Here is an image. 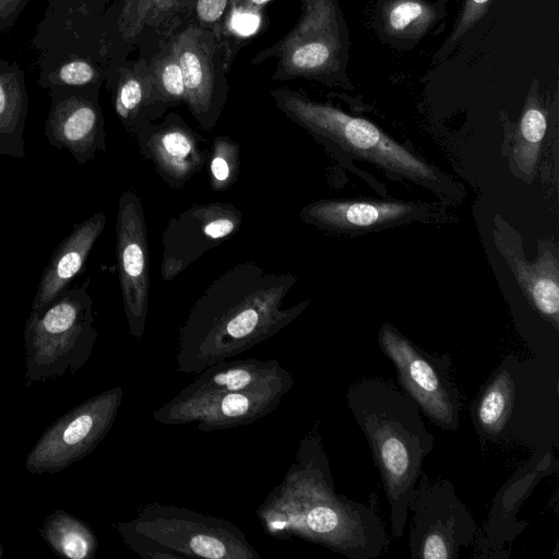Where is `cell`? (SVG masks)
Instances as JSON below:
<instances>
[{"label": "cell", "mask_w": 559, "mask_h": 559, "mask_svg": "<svg viewBox=\"0 0 559 559\" xmlns=\"http://www.w3.org/2000/svg\"><path fill=\"white\" fill-rule=\"evenodd\" d=\"M296 281L255 262L228 269L209 285L180 326L176 370L198 374L278 333L309 304L284 308Z\"/></svg>", "instance_id": "1"}, {"label": "cell", "mask_w": 559, "mask_h": 559, "mask_svg": "<svg viewBox=\"0 0 559 559\" xmlns=\"http://www.w3.org/2000/svg\"><path fill=\"white\" fill-rule=\"evenodd\" d=\"M264 531L296 536L352 559H373L388 546L372 508L336 493L329 461L317 436L306 437L283 480L257 510Z\"/></svg>", "instance_id": "2"}, {"label": "cell", "mask_w": 559, "mask_h": 559, "mask_svg": "<svg viewBox=\"0 0 559 559\" xmlns=\"http://www.w3.org/2000/svg\"><path fill=\"white\" fill-rule=\"evenodd\" d=\"M346 400L371 448L390 503L392 534L400 538L435 438L415 402L385 381L362 379L348 388Z\"/></svg>", "instance_id": "3"}, {"label": "cell", "mask_w": 559, "mask_h": 559, "mask_svg": "<svg viewBox=\"0 0 559 559\" xmlns=\"http://www.w3.org/2000/svg\"><path fill=\"white\" fill-rule=\"evenodd\" d=\"M479 439L524 443L536 451L559 444V361L506 357L471 406Z\"/></svg>", "instance_id": "4"}, {"label": "cell", "mask_w": 559, "mask_h": 559, "mask_svg": "<svg viewBox=\"0 0 559 559\" xmlns=\"http://www.w3.org/2000/svg\"><path fill=\"white\" fill-rule=\"evenodd\" d=\"M123 543L144 559H261L234 523L174 504L150 503L116 523Z\"/></svg>", "instance_id": "5"}, {"label": "cell", "mask_w": 559, "mask_h": 559, "mask_svg": "<svg viewBox=\"0 0 559 559\" xmlns=\"http://www.w3.org/2000/svg\"><path fill=\"white\" fill-rule=\"evenodd\" d=\"M270 96L281 112L325 144L435 190L443 181L436 168L367 119L288 87L271 90Z\"/></svg>", "instance_id": "6"}, {"label": "cell", "mask_w": 559, "mask_h": 559, "mask_svg": "<svg viewBox=\"0 0 559 559\" xmlns=\"http://www.w3.org/2000/svg\"><path fill=\"white\" fill-rule=\"evenodd\" d=\"M90 278L66 289L39 310H31L24 326L27 386L74 374L90 359L96 338Z\"/></svg>", "instance_id": "7"}, {"label": "cell", "mask_w": 559, "mask_h": 559, "mask_svg": "<svg viewBox=\"0 0 559 559\" xmlns=\"http://www.w3.org/2000/svg\"><path fill=\"white\" fill-rule=\"evenodd\" d=\"M301 14L280 40L251 58L253 66L276 58L271 79H305L328 86L347 85L349 38L337 0H299Z\"/></svg>", "instance_id": "8"}, {"label": "cell", "mask_w": 559, "mask_h": 559, "mask_svg": "<svg viewBox=\"0 0 559 559\" xmlns=\"http://www.w3.org/2000/svg\"><path fill=\"white\" fill-rule=\"evenodd\" d=\"M195 0H115L85 27L102 48L107 71L133 52L147 59L190 21Z\"/></svg>", "instance_id": "9"}, {"label": "cell", "mask_w": 559, "mask_h": 559, "mask_svg": "<svg viewBox=\"0 0 559 559\" xmlns=\"http://www.w3.org/2000/svg\"><path fill=\"white\" fill-rule=\"evenodd\" d=\"M382 353L393 362L404 393L438 427L453 431L459 427L461 399L450 377L448 355H432L417 347L393 325L379 331Z\"/></svg>", "instance_id": "10"}, {"label": "cell", "mask_w": 559, "mask_h": 559, "mask_svg": "<svg viewBox=\"0 0 559 559\" xmlns=\"http://www.w3.org/2000/svg\"><path fill=\"white\" fill-rule=\"evenodd\" d=\"M409 511L413 513L409 531L413 559H457L474 542V518L449 479L430 480L421 472Z\"/></svg>", "instance_id": "11"}, {"label": "cell", "mask_w": 559, "mask_h": 559, "mask_svg": "<svg viewBox=\"0 0 559 559\" xmlns=\"http://www.w3.org/2000/svg\"><path fill=\"white\" fill-rule=\"evenodd\" d=\"M116 385L58 418L40 436L25 460L31 474H53L88 455L107 436L122 402Z\"/></svg>", "instance_id": "12"}, {"label": "cell", "mask_w": 559, "mask_h": 559, "mask_svg": "<svg viewBox=\"0 0 559 559\" xmlns=\"http://www.w3.org/2000/svg\"><path fill=\"white\" fill-rule=\"evenodd\" d=\"M186 90V105L199 126L211 131L227 100V72L234 59L212 31L189 21L173 37Z\"/></svg>", "instance_id": "13"}, {"label": "cell", "mask_w": 559, "mask_h": 559, "mask_svg": "<svg viewBox=\"0 0 559 559\" xmlns=\"http://www.w3.org/2000/svg\"><path fill=\"white\" fill-rule=\"evenodd\" d=\"M293 385L289 380L195 397L174 396L153 412V419L166 426L195 424L201 431L242 427L275 411Z\"/></svg>", "instance_id": "14"}, {"label": "cell", "mask_w": 559, "mask_h": 559, "mask_svg": "<svg viewBox=\"0 0 559 559\" xmlns=\"http://www.w3.org/2000/svg\"><path fill=\"white\" fill-rule=\"evenodd\" d=\"M116 255L128 329L142 340L148 311V241L144 207L132 190L122 192L118 201Z\"/></svg>", "instance_id": "15"}, {"label": "cell", "mask_w": 559, "mask_h": 559, "mask_svg": "<svg viewBox=\"0 0 559 559\" xmlns=\"http://www.w3.org/2000/svg\"><path fill=\"white\" fill-rule=\"evenodd\" d=\"M242 214L233 204H197L169 219L163 236L160 275L169 282L211 250L234 236Z\"/></svg>", "instance_id": "16"}, {"label": "cell", "mask_w": 559, "mask_h": 559, "mask_svg": "<svg viewBox=\"0 0 559 559\" xmlns=\"http://www.w3.org/2000/svg\"><path fill=\"white\" fill-rule=\"evenodd\" d=\"M100 85L52 86L45 135L50 145L66 148L84 165L106 152L105 119L99 104Z\"/></svg>", "instance_id": "17"}, {"label": "cell", "mask_w": 559, "mask_h": 559, "mask_svg": "<svg viewBox=\"0 0 559 559\" xmlns=\"http://www.w3.org/2000/svg\"><path fill=\"white\" fill-rule=\"evenodd\" d=\"M140 154L153 163L170 188L180 189L207 163L206 140L177 112L141 129L134 136Z\"/></svg>", "instance_id": "18"}, {"label": "cell", "mask_w": 559, "mask_h": 559, "mask_svg": "<svg viewBox=\"0 0 559 559\" xmlns=\"http://www.w3.org/2000/svg\"><path fill=\"white\" fill-rule=\"evenodd\" d=\"M31 45L39 51L37 84L52 86L103 85L107 62L100 48L82 34L70 31L35 32Z\"/></svg>", "instance_id": "19"}, {"label": "cell", "mask_w": 559, "mask_h": 559, "mask_svg": "<svg viewBox=\"0 0 559 559\" xmlns=\"http://www.w3.org/2000/svg\"><path fill=\"white\" fill-rule=\"evenodd\" d=\"M423 206L397 200H319L300 211V218L320 229L359 235L381 230L419 217Z\"/></svg>", "instance_id": "20"}, {"label": "cell", "mask_w": 559, "mask_h": 559, "mask_svg": "<svg viewBox=\"0 0 559 559\" xmlns=\"http://www.w3.org/2000/svg\"><path fill=\"white\" fill-rule=\"evenodd\" d=\"M105 84L117 117L132 136L160 120L169 108L157 90L147 59L124 60L107 71Z\"/></svg>", "instance_id": "21"}, {"label": "cell", "mask_w": 559, "mask_h": 559, "mask_svg": "<svg viewBox=\"0 0 559 559\" xmlns=\"http://www.w3.org/2000/svg\"><path fill=\"white\" fill-rule=\"evenodd\" d=\"M106 225L104 212L76 224L55 250L39 281L31 310H39L68 289L83 269L90 252Z\"/></svg>", "instance_id": "22"}, {"label": "cell", "mask_w": 559, "mask_h": 559, "mask_svg": "<svg viewBox=\"0 0 559 559\" xmlns=\"http://www.w3.org/2000/svg\"><path fill=\"white\" fill-rule=\"evenodd\" d=\"M294 380L277 360L255 358L222 360L202 370L175 396L195 397L226 391H239Z\"/></svg>", "instance_id": "23"}, {"label": "cell", "mask_w": 559, "mask_h": 559, "mask_svg": "<svg viewBox=\"0 0 559 559\" xmlns=\"http://www.w3.org/2000/svg\"><path fill=\"white\" fill-rule=\"evenodd\" d=\"M511 265L516 282L539 317L559 331V262L551 249L540 250L535 262L519 258L500 246Z\"/></svg>", "instance_id": "24"}, {"label": "cell", "mask_w": 559, "mask_h": 559, "mask_svg": "<svg viewBox=\"0 0 559 559\" xmlns=\"http://www.w3.org/2000/svg\"><path fill=\"white\" fill-rule=\"evenodd\" d=\"M28 112L25 73L17 61L0 60V155H26L24 130Z\"/></svg>", "instance_id": "25"}, {"label": "cell", "mask_w": 559, "mask_h": 559, "mask_svg": "<svg viewBox=\"0 0 559 559\" xmlns=\"http://www.w3.org/2000/svg\"><path fill=\"white\" fill-rule=\"evenodd\" d=\"M39 531L46 544L60 557L92 559L97 552V538L91 527L63 510L49 514Z\"/></svg>", "instance_id": "26"}, {"label": "cell", "mask_w": 559, "mask_h": 559, "mask_svg": "<svg viewBox=\"0 0 559 559\" xmlns=\"http://www.w3.org/2000/svg\"><path fill=\"white\" fill-rule=\"evenodd\" d=\"M379 14L385 35L404 40L419 39L439 19L426 0H384Z\"/></svg>", "instance_id": "27"}, {"label": "cell", "mask_w": 559, "mask_h": 559, "mask_svg": "<svg viewBox=\"0 0 559 559\" xmlns=\"http://www.w3.org/2000/svg\"><path fill=\"white\" fill-rule=\"evenodd\" d=\"M547 128L546 114L537 94L531 90L515 132L512 159L525 178H533Z\"/></svg>", "instance_id": "28"}, {"label": "cell", "mask_w": 559, "mask_h": 559, "mask_svg": "<svg viewBox=\"0 0 559 559\" xmlns=\"http://www.w3.org/2000/svg\"><path fill=\"white\" fill-rule=\"evenodd\" d=\"M150 71L159 94L170 107L186 104L187 95L174 39L147 58Z\"/></svg>", "instance_id": "29"}, {"label": "cell", "mask_w": 559, "mask_h": 559, "mask_svg": "<svg viewBox=\"0 0 559 559\" xmlns=\"http://www.w3.org/2000/svg\"><path fill=\"white\" fill-rule=\"evenodd\" d=\"M109 0H47L41 27H84L99 17Z\"/></svg>", "instance_id": "30"}, {"label": "cell", "mask_w": 559, "mask_h": 559, "mask_svg": "<svg viewBox=\"0 0 559 559\" xmlns=\"http://www.w3.org/2000/svg\"><path fill=\"white\" fill-rule=\"evenodd\" d=\"M207 164L211 189H229L240 173V145L227 135H217L211 144Z\"/></svg>", "instance_id": "31"}, {"label": "cell", "mask_w": 559, "mask_h": 559, "mask_svg": "<svg viewBox=\"0 0 559 559\" xmlns=\"http://www.w3.org/2000/svg\"><path fill=\"white\" fill-rule=\"evenodd\" d=\"M272 0H229L224 17L221 40L234 59L241 47L242 37L249 34V25H258V17Z\"/></svg>", "instance_id": "32"}, {"label": "cell", "mask_w": 559, "mask_h": 559, "mask_svg": "<svg viewBox=\"0 0 559 559\" xmlns=\"http://www.w3.org/2000/svg\"><path fill=\"white\" fill-rule=\"evenodd\" d=\"M229 0H195L190 21L207 28L221 39Z\"/></svg>", "instance_id": "33"}, {"label": "cell", "mask_w": 559, "mask_h": 559, "mask_svg": "<svg viewBox=\"0 0 559 559\" xmlns=\"http://www.w3.org/2000/svg\"><path fill=\"white\" fill-rule=\"evenodd\" d=\"M492 0H465L455 28L448 39V47L454 45L487 12Z\"/></svg>", "instance_id": "34"}, {"label": "cell", "mask_w": 559, "mask_h": 559, "mask_svg": "<svg viewBox=\"0 0 559 559\" xmlns=\"http://www.w3.org/2000/svg\"><path fill=\"white\" fill-rule=\"evenodd\" d=\"M29 0H0V33L11 28Z\"/></svg>", "instance_id": "35"}]
</instances>
